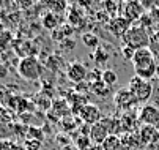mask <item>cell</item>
<instances>
[{
	"label": "cell",
	"instance_id": "cell-1",
	"mask_svg": "<svg viewBox=\"0 0 159 150\" xmlns=\"http://www.w3.org/2000/svg\"><path fill=\"white\" fill-rule=\"evenodd\" d=\"M132 65L135 76H139L142 79L150 81L153 76L157 74V63L153 51L150 48H142V49H135L134 59H132Z\"/></svg>",
	"mask_w": 159,
	"mask_h": 150
},
{
	"label": "cell",
	"instance_id": "cell-2",
	"mask_svg": "<svg viewBox=\"0 0 159 150\" xmlns=\"http://www.w3.org/2000/svg\"><path fill=\"white\" fill-rule=\"evenodd\" d=\"M121 40H123V43H125L126 46H131V48H134V49L148 48V46L151 45L150 35H148L147 29H145L140 22L132 24Z\"/></svg>",
	"mask_w": 159,
	"mask_h": 150
},
{
	"label": "cell",
	"instance_id": "cell-3",
	"mask_svg": "<svg viewBox=\"0 0 159 150\" xmlns=\"http://www.w3.org/2000/svg\"><path fill=\"white\" fill-rule=\"evenodd\" d=\"M128 89L131 90V93L135 96L137 103H145L151 98L153 95V84L147 79H142L139 76H134L131 77L129 84H128Z\"/></svg>",
	"mask_w": 159,
	"mask_h": 150
},
{
	"label": "cell",
	"instance_id": "cell-4",
	"mask_svg": "<svg viewBox=\"0 0 159 150\" xmlns=\"http://www.w3.org/2000/svg\"><path fill=\"white\" fill-rule=\"evenodd\" d=\"M17 71H19L20 77H24L27 81H36L41 76V65L36 57L25 55L20 59L19 65H17Z\"/></svg>",
	"mask_w": 159,
	"mask_h": 150
},
{
	"label": "cell",
	"instance_id": "cell-5",
	"mask_svg": "<svg viewBox=\"0 0 159 150\" xmlns=\"http://www.w3.org/2000/svg\"><path fill=\"white\" fill-rule=\"evenodd\" d=\"M110 134H112V117H102V120L93 125L92 130H90V139H92L93 145H102Z\"/></svg>",
	"mask_w": 159,
	"mask_h": 150
},
{
	"label": "cell",
	"instance_id": "cell-6",
	"mask_svg": "<svg viewBox=\"0 0 159 150\" xmlns=\"http://www.w3.org/2000/svg\"><path fill=\"white\" fill-rule=\"evenodd\" d=\"M145 13L147 11H145V8L142 7L140 2H125V3L120 5V16H123L131 24L139 22Z\"/></svg>",
	"mask_w": 159,
	"mask_h": 150
},
{
	"label": "cell",
	"instance_id": "cell-7",
	"mask_svg": "<svg viewBox=\"0 0 159 150\" xmlns=\"http://www.w3.org/2000/svg\"><path fill=\"white\" fill-rule=\"evenodd\" d=\"M77 115H79V119L82 120V123H84V125H88V126H93V125H96L98 122L102 120V112H101V109L98 108L96 104H93V103H87L84 108L80 109V112H79Z\"/></svg>",
	"mask_w": 159,
	"mask_h": 150
},
{
	"label": "cell",
	"instance_id": "cell-8",
	"mask_svg": "<svg viewBox=\"0 0 159 150\" xmlns=\"http://www.w3.org/2000/svg\"><path fill=\"white\" fill-rule=\"evenodd\" d=\"M113 100H115V106H117L120 111H123V112H129L135 104H139L137 100H135V96L131 93V90L128 87L117 90Z\"/></svg>",
	"mask_w": 159,
	"mask_h": 150
},
{
	"label": "cell",
	"instance_id": "cell-9",
	"mask_svg": "<svg viewBox=\"0 0 159 150\" xmlns=\"http://www.w3.org/2000/svg\"><path fill=\"white\" fill-rule=\"evenodd\" d=\"M137 119H139V123L142 125H151V126H156L159 123V108L156 104H143L142 109L139 111L137 114Z\"/></svg>",
	"mask_w": 159,
	"mask_h": 150
},
{
	"label": "cell",
	"instance_id": "cell-10",
	"mask_svg": "<svg viewBox=\"0 0 159 150\" xmlns=\"http://www.w3.org/2000/svg\"><path fill=\"white\" fill-rule=\"evenodd\" d=\"M66 76L74 84H82L88 77V70L82 62L76 60V62L70 63V67H68V70H66Z\"/></svg>",
	"mask_w": 159,
	"mask_h": 150
},
{
	"label": "cell",
	"instance_id": "cell-11",
	"mask_svg": "<svg viewBox=\"0 0 159 150\" xmlns=\"http://www.w3.org/2000/svg\"><path fill=\"white\" fill-rule=\"evenodd\" d=\"M137 136H139L140 144L143 147H150V145L159 142V133L156 131V128L151 126V125H142V126H139Z\"/></svg>",
	"mask_w": 159,
	"mask_h": 150
},
{
	"label": "cell",
	"instance_id": "cell-12",
	"mask_svg": "<svg viewBox=\"0 0 159 150\" xmlns=\"http://www.w3.org/2000/svg\"><path fill=\"white\" fill-rule=\"evenodd\" d=\"M132 24L129 22V21H126L123 16H117V17H112L110 22L107 24V29L110 30L112 35H115L117 38H123L125 33L129 30Z\"/></svg>",
	"mask_w": 159,
	"mask_h": 150
},
{
	"label": "cell",
	"instance_id": "cell-13",
	"mask_svg": "<svg viewBox=\"0 0 159 150\" xmlns=\"http://www.w3.org/2000/svg\"><path fill=\"white\" fill-rule=\"evenodd\" d=\"M139 119H135L132 114L125 112L120 117V133L121 134H128V133H135V125H137Z\"/></svg>",
	"mask_w": 159,
	"mask_h": 150
},
{
	"label": "cell",
	"instance_id": "cell-14",
	"mask_svg": "<svg viewBox=\"0 0 159 150\" xmlns=\"http://www.w3.org/2000/svg\"><path fill=\"white\" fill-rule=\"evenodd\" d=\"M51 108H52V112L51 114H55L57 117H61V119L68 117V114L71 112L70 103H68L66 100H57V101H54Z\"/></svg>",
	"mask_w": 159,
	"mask_h": 150
},
{
	"label": "cell",
	"instance_id": "cell-15",
	"mask_svg": "<svg viewBox=\"0 0 159 150\" xmlns=\"http://www.w3.org/2000/svg\"><path fill=\"white\" fill-rule=\"evenodd\" d=\"M41 22H43V27H44V29H48V30H55V29L58 27L60 17H58L55 13H52V11H48L46 14L43 16Z\"/></svg>",
	"mask_w": 159,
	"mask_h": 150
},
{
	"label": "cell",
	"instance_id": "cell-16",
	"mask_svg": "<svg viewBox=\"0 0 159 150\" xmlns=\"http://www.w3.org/2000/svg\"><path fill=\"white\" fill-rule=\"evenodd\" d=\"M102 150H126V148L123 147L120 136H117V134H110V136L104 141V144H102Z\"/></svg>",
	"mask_w": 159,
	"mask_h": 150
},
{
	"label": "cell",
	"instance_id": "cell-17",
	"mask_svg": "<svg viewBox=\"0 0 159 150\" xmlns=\"http://www.w3.org/2000/svg\"><path fill=\"white\" fill-rule=\"evenodd\" d=\"M88 89L92 90V93H95V95H98V96H107V95L110 93V87H107L102 81L88 84Z\"/></svg>",
	"mask_w": 159,
	"mask_h": 150
},
{
	"label": "cell",
	"instance_id": "cell-18",
	"mask_svg": "<svg viewBox=\"0 0 159 150\" xmlns=\"http://www.w3.org/2000/svg\"><path fill=\"white\" fill-rule=\"evenodd\" d=\"M82 43L90 49H98L99 48V38L95 33H90V32L82 35Z\"/></svg>",
	"mask_w": 159,
	"mask_h": 150
},
{
	"label": "cell",
	"instance_id": "cell-19",
	"mask_svg": "<svg viewBox=\"0 0 159 150\" xmlns=\"http://www.w3.org/2000/svg\"><path fill=\"white\" fill-rule=\"evenodd\" d=\"M117 79H118V76H117V73L113 71V70H104V71H102V77H101V81L107 85V87H112V85H115V84H117Z\"/></svg>",
	"mask_w": 159,
	"mask_h": 150
},
{
	"label": "cell",
	"instance_id": "cell-20",
	"mask_svg": "<svg viewBox=\"0 0 159 150\" xmlns=\"http://www.w3.org/2000/svg\"><path fill=\"white\" fill-rule=\"evenodd\" d=\"M76 126H77V119L76 117L68 115V117L61 119V128L65 131H73V130H76Z\"/></svg>",
	"mask_w": 159,
	"mask_h": 150
},
{
	"label": "cell",
	"instance_id": "cell-21",
	"mask_svg": "<svg viewBox=\"0 0 159 150\" xmlns=\"http://www.w3.org/2000/svg\"><path fill=\"white\" fill-rule=\"evenodd\" d=\"M93 59H95V62L98 63V65H104V63L109 60V54L102 48H98L95 51V54H93Z\"/></svg>",
	"mask_w": 159,
	"mask_h": 150
},
{
	"label": "cell",
	"instance_id": "cell-22",
	"mask_svg": "<svg viewBox=\"0 0 159 150\" xmlns=\"http://www.w3.org/2000/svg\"><path fill=\"white\" fill-rule=\"evenodd\" d=\"M27 139L41 141V139H43V131H41V128H38V126H29V130H27Z\"/></svg>",
	"mask_w": 159,
	"mask_h": 150
},
{
	"label": "cell",
	"instance_id": "cell-23",
	"mask_svg": "<svg viewBox=\"0 0 159 150\" xmlns=\"http://www.w3.org/2000/svg\"><path fill=\"white\" fill-rule=\"evenodd\" d=\"M24 147L25 150H41V141H36V139H25L24 142Z\"/></svg>",
	"mask_w": 159,
	"mask_h": 150
},
{
	"label": "cell",
	"instance_id": "cell-24",
	"mask_svg": "<svg viewBox=\"0 0 159 150\" xmlns=\"http://www.w3.org/2000/svg\"><path fill=\"white\" fill-rule=\"evenodd\" d=\"M121 54H123V57H125L126 60H131V62H132L134 54H135V49H134V48H131V46L123 45V48H121Z\"/></svg>",
	"mask_w": 159,
	"mask_h": 150
},
{
	"label": "cell",
	"instance_id": "cell-25",
	"mask_svg": "<svg viewBox=\"0 0 159 150\" xmlns=\"http://www.w3.org/2000/svg\"><path fill=\"white\" fill-rule=\"evenodd\" d=\"M48 7L52 10V13H61L65 8H66V3L65 2H52V3H48Z\"/></svg>",
	"mask_w": 159,
	"mask_h": 150
},
{
	"label": "cell",
	"instance_id": "cell-26",
	"mask_svg": "<svg viewBox=\"0 0 159 150\" xmlns=\"http://www.w3.org/2000/svg\"><path fill=\"white\" fill-rule=\"evenodd\" d=\"M151 19H153V22H159V3H154V7L148 11Z\"/></svg>",
	"mask_w": 159,
	"mask_h": 150
},
{
	"label": "cell",
	"instance_id": "cell-27",
	"mask_svg": "<svg viewBox=\"0 0 159 150\" xmlns=\"http://www.w3.org/2000/svg\"><path fill=\"white\" fill-rule=\"evenodd\" d=\"M13 144L11 139H0V150H13Z\"/></svg>",
	"mask_w": 159,
	"mask_h": 150
},
{
	"label": "cell",
	"instance_id": "cell-28",
	"mask_svg": "<svg viewBox=\"0 0 159 150\" xmlns=\"http://www.w3.org/2000/svg\"><path fill=\"white\" fill-rule=\"evenodd\" d=\"M10 114V111L7 109V108H0V122H10L11 119H13V115H8Z\"/></svg>",
	"mask_w": 159,
	"mask_h": 150
},
{
	"label": "cell",
	"instance_id": "cell-29",
	"mask_svg": "<svg viewBox=\"0 0 159 150\" xmlns=\"http://www.w3.org/2000/svg\"><path fill=\"white\" fill-rule=\"evenodd\" d=\"M13 150H25V147H24V144L14 142V144H13Z\"/></svg>",
	"mask_w": 159,
	"mask_h": 150
},
{
	"label": "cell",
	"instance_id": "cell-30",
	"mask_svg": "<svg viewBox=\"0 0 159 150\" xmlns=\"http://www.w3.org/2000/svg\"><path fill=\"white\" fill-rule=\"evenodd\" d=\"M154 128H156V131H157V133H159V123H157V125H156V126H154Z\"/></svg>",
	"mask_w": 159,
	"mask_h": 150
},
{
	"label": "cell",
	"instance_id": "cell-31",
	"mask_svg": "<svg viewBox=\"0 0 159 150\" xmlns=\"http://www.w3.org/2000/svg\"><path fill=\"white\" fill-rule=\"evenodd\" d=\"M0 108H2V98H0Z\"/></svg>",
	"mask_w": 159,
	"mask_h": 150
}]
</instances>
